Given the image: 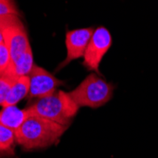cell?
<instances>
[{
  "label": "cell",
  "mask_w": 158,
  "mask_h": 158,
  "mask_svg": "<svg viewBox=\"0 0 158 158\" xmlns=\"http://www.w3.org/2000/svg\"><path fill=\"white\" fill-rule=\"evenodd\" d=\"M67 128L46 118L30 116L15 132L16 143L26 151L48 148L60 141Z\"/></svg>",
  "instance_id": "6da1fadb"
},
{
  "label": "cell",
  "mask_w": 158,
  "mask_h": 158,
  "mask_svg": "<svg viewBox=\"0 0 158 158\" xmlns=\"http://www.w3.org/2000/svg\"><path fill=\"white\" fill-rule=\"evenodd\" d=\"M30 116L40 117L56 123L68 126L80 109L69 92L56 90L54 93L38 98L26 108Z\"/></svg>",
  "instance_id": "7a4b0ae2"
},
{
  "label": "cell",
  "mask_w": 158,
  "mask_h": 158,
  "mask_svg": "<svg viewBox=\"0 0 158 158\" xmlns=\"http://www.w3.org/2000/svg\"><path fill=\"white\" fill-rule=\"evenodd\" d=\"M114 85L97 73H90L78 86L69 92L79 107L93 109L105 105L112 98Z\"/></svg>",
  "instance_id": "3957f363"
},
{
  "label": "cell",
  "mask_w": 158,
  "mask_h": 158,
  "mask_svg": "<svg viewBox=\"0 0 158 158\" xmlns=\"http://www.w3.org/2000/svg\"><path fill=\"white\" fill-rule=\"evenodd\" d=\"M0 30L4 43L10 50L11 62L16 61L31 47L27 31L19 15L0 17Z\"/></svg>",
  "instance_id": "277c9868"
},
{
  "label": "cell",
  "mask_w": 158,
  "mask_h": 158,
  "mask_svg": "<svg viewBox=\"0 0 158 158\" xmlns=\"http://www.w3.org/2000/svg\"><path fill=\"white\" fill-rule=\"evenodd\" d=\"M113 43L110 31L104 27H98L90 39L83 56V66L88 71L99 74V64Z\"/></svg>",
  "instance_id": "5b68a950"
},
{
  "label": "cell",
  "mask_w": 158,
  "mask_h": 158,
  "mask_svg": "<svg viewBox=\"0 0 158 158\" xmlns=\"http://www.w3.org/2000/svg\"><path fill=\"white\" fill-rule=\"evenodd\" d=\"M30 92L28 97L41 98L47 97L57 90V87L63 85L64 82L50 74L48 70L34 64L30 74Z\"/></svg>",
  "instance_id": "8992f818"
},
{
  "label": "cell",
  "mask_w": 158,
  "mask_h": 158,
  "mask_svg": "<svg viewBox=\"0 0 158 158\" xmlns=\"http://www.w3.org/2000/svg\"><path fill=\"white\" fill-rule=\"evenodd\" d=\"M95 28L82 27L72 30L65 34V47H66V58L62 62L59 68L68 64L70 62L80 59L84 56L85 50L94 33Z\"/></svg>",
  "instance_id": "52a82bcc"
},
{
  "label": "cell",
  "mask_w": 158,
  "mask_h": 158,
  "mask_svg": "<svg viewBox=\"0 0 158 158\" xmlns=\"http://www.w3.org/2000/svg\"><path fill=\"white\" fill-rule=\"evenodd\" d=\"M28 117L27 109H20L16 105L4 106L0 111V124L16 132Z\"/></svg>",
  "instance_id": "ba28073f"
},
{
  "label": "cell",
  "mask_w": 158,
  "mask_h": 158,
  "mask_svg": "<svg viewBox=\"0 0 158 158\" xmlns=\"http://www.w3.org/2000/svg\"><path fill=\"white\" fill-rule=\"evenodd\" d=\"M33 65H34L33 54H32L31 48L30 47L27 49V51L22 56H20L16 61L11 62L9 67L2 74H5L12 79L27 76L31 71Z\"/></svg>",
  "instance_id": "9c48e42d"
},
{
  "label": "cell",
  "mask_w": 158,
  "mask_h": 158,
  "mask_svg": "<svg viewBox=\"0 0 158 158\" xmlns=\"http://www.w3.org/2000/svg\"><path fill=\"white\" fill-rule=\"evenodd\" d=\"M30 92V79L28 76H23L14 79L10 91L7 95L4 106H10V105H17V103L28 96Z\"/></svg>",
  "instance_id": "30bf717a"
},
{
  "label": "cell",
  "mask_w": 158,
  "mask_h": 158,
  "mask_svg": "<svg viewBox=\"0 0 158 158\" xmlns=\"http://www.w3.org/2000/svg\"><path fill=\"white\" fill-rule=\"evenodd\" d=\"M15 143V132L0 124V157L13 154Z\"/></svg>",
  "instance_id": "8fae6325"
},
{
  "label": "cell",
  "mask_w": 158,
  "mask_h": 158,
  "mask_svg": "<svg viewBox=\"0 0 158 158\" xmlns=\"http://www.w3.org/2000/svg\"><path fill=\"white\" fill-rule=\"evenodd\" d=\"M13 80L14 79L5 74H0V106L4 105L7 95L10 91V85Z\"/></svg>",
  "instance_id": "7c38bea8"
},
{
  "label": "cell",
  "mask_w": 158,
  "mask_h": 158,
  "mask_svg": "<svg viewBox=\"0 0 158 158\" xmlns=\"http://www.w3.org/2000/svg\"><path fill=\"white\" fill-rule=\"evenodd\" d=\"M11 62L10 50L4 41L0 44V74L4 73Z\"/></svg>",
  "instance_id": "4fadbf2b"
},
{
  "label": "cell",
  "mask_w": 158,
  "mask_h": 158,
  "mask_svg": "<svg viewBox=\"0 0 158 158\" xmlns=\"http://www.w3.org/2000/svg\"><path fill=\"white\" fill-rule=\"evenodd\" d=\"M7 15H19L12 0H0V17Z\"/></svg>",
  "instance_id": "5bb4252c"
},
{
  "label": "cell",
  "mask_w": 158,
  "mask_h": 158,
  "mask_svg": "<svg viewBox=\"0 0 158 158\" xmlns=\"http://www.w3.org/2000/svg\"><path fill=\"white\" fill-rule=\"evenodd\" d=\"M4 40H3V35H2V31H1V30H0V44L3 42Z\"/></svg>",
  "instance_id": "9a60e30c"
}]
</instances>
